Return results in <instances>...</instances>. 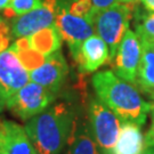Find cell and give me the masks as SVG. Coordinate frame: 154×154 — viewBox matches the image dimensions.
Segmentation results:
<instances>
[{"label": "cell", "mask_w": 154, "mask_h": 154, "mask_svg": "<svg viewBox=\"0 0 154 154\" xmlns=\"http://www.w3.org/2000/svg\"><path fill=\"white\" fill-rule=\"evenodd\" d=\"M56 94L33 81L28 82L18 91L6 99V106L14 116L28 121L44 112L55 100Z\"/></svg>", "instance_id": "cell-4"}, {"label": "cell", "mask_w": 154, "mask_h": 154, "mask_svg": "<svg viewBox=\"0 0 154 154\" xmlns=\"http://www.w3.org/2000/svg\"><path fill=\"white\" fill-rule=\"evenodd\" d=\"M73 60L78 64L80 72L90 73L110 60V50L103 39L97 34H93L81 44Z\"/></svg>", "instance_id": "cell-12"}, {"label": "cell", "mask_w": 154, "mask_h": 154, "mask_svg": "<svg viewBox=\"0 0 154 154\" xmlns=\"http://www.w3.org/2000/svg\"><path fill=\"white\" fill-rule=\"evenodd\" d=\"M145 149L140 126L134 122H122L118 142L111 154H142Z\"/></svg>", "instance_id": "cell-13"}, {"label": "cell", "mask_w": 154, "mask_h": 154, "mask_svg": "<svg viewBox=\"0 0 154 154\" xmlns=\"http://www.w3.org/2000/svg\"><path fill=\"white\" fill-rule=\"evenodd\" d=\"M11 48L20 58V61L24 65V67L29 71H32L34 69H37L38 66L44 64L46 61L45 56L37 53L35 50H33L29 46L28 40L25 37L17 39L16 41L11 45Z\"/></svg>", "instance_id": "cell-17"}, {"label": "cell", "mask_w": 154, "mask_h": 154, "mask_svg": "<svg viewBox=\"0 0 154 154\" xmlns=\"http://www.w3.org/2000/svg\"><path fill=\"white\" fill-rule=\"evenodd\" d=\"M96 95L122 122L143 126L152 104L145 102L136 87L121 80L112 71H99L93 77Z\"/></svg>", "instance_id": "cell-1"}, {"label": "cell", "mask_w": 154, "mask_h": 154, "mask_svg": "<svg viewBox=\"0 0 154 154\" xmlns=\"http://www.w3.org/2000/svg\"><path fill=\"white\" fill-rule=\"evenodd\" d=\"M41 0H11L9 7L5 9V15L7 17L20 16L30 11L38 8L41 5Z\"/></svg>", "instance_id": "cell-19"}, {"label": "cell", "mask_w": 154, "mask_h": 154, "mask_svg": "<svg viewBox=\"0 0 154 154\" xmlns=\"http://www.w3.org/2000/svg\"><path fill=\"white\" fill-rule=\"evenodd\" d=\"M0 154H39L25 129L11 120L0 119Z\"/></svg>", "instance_id": "cell-11"}, {"label": "cell", "mask_w": 154, "mask_h": 154, "mask_svg": "<svg viewBox=\"0 0 154 154\" xmlns=\"http://www.w3.org/2000/svg\"><path fill=\"white\" fill-rule=\"evenodd\" d=\"M75 126L74 113L65 104H56L29 119L24 129L39 154H60Z\"/></svg>", "instance_id": "cell-2"}, {"label": "cell", "mask_w": 154, "mask_h": 154, "mask_svg": "<svg viewBox=\"0 0 154 154\" xmlns=\"http://www.w3.org/2000/svg\"><path fill=\"white\" fill-rule=\"evenodd\" d=\"M152 104V109H154V103H151Z\"/></svg>", "instance_id": "cell-28"}, {"label": "cell", "mask_w": 154, "mask_h": 154, "mask_svg": "<svg viewBox=\"0 0 154 154\" xmlns=\"http://www.w3.org/2000/svg\"><path fill=\"white\" fill-rule=\"evenodd\" d=\"M142 58L138 69L137 85L146 93H154V42L140 40Z\"/></svg>", "instance_id": "cell-16"}, {"label": "cell", "mask_w": 154, "mask_h": 154, "mask_svg": "<svg viewBox=\"0 0 154 154\" xmlns=\"http://www.w3.org/2000/svg\"><path fill=\"white\" fill-rule=\"evenodd\" d=\"M152 123L149 127V131L145 135V149L154 147V109H152Z\"/></svg>", "instance_id": "cell-20"}, {"label": "cell", "mask_w": 154, "mask_h": 154, "mask_svg": "<svg viewBox=\"0 0 154 154\" xmlns=\"http://www.w3.org/2000/svg\"><path fill=\"white\" fill-rule=\"evenodd\" d=\"M58 9L56 14L55 24L61 33L62 39L66 41L72 57L77 55L80 46L86 39L95 33L93 22L86 18L72 14L65 6L57 0Z\"/></svg>", "instance_id": "cell-6"}, {"label": "cell", "mask_w": 154, "mask_h": 154, "mask_svg": "<svg viewBox=\"0 0 154 154\" xmlns=\"http://www.w3.org/2000/svg\"><path fill=\"white\" fill-rule=\"evenodd\" d=\"M25 38L28 40L29 46L37 53L45 56L46 58L56 51L61 50L63 40L56 24Z\"/></svg>", "instance_id": "cell-14"}, {"label": "cell", "mask_w": 154, "mask_h": 154, "mask_svg": "<svg viewBox=\"0 0 154 154\" xmlns=\"http://www.w3.org/2000/svg\"><path fill=\"white\" fill-rule=\"evenodd\" d=\"M1 22H4V20H2L1 17H0V23H1Z\"/></svg>", "instance_id": "cell-27"}, {"label": "cell", "mask_w": 154, "mask_h": 154, "mask_svg": "<svg viewBox=\"0 0 154 154\" xmlns=\"http://www.w3.org/2000/svg\"><path fill=\"white\" fill-rule=\"evenodd\" d=\"M90 1H91V4H93L96 11H104L106 8H110L113 5L119 2L118 0H90Z\"/></svg>", "instance_id": "cell-21"}, {"label": "cell", "mask_w": 154, "mask_h": 154, "mask_svg": "<svg viewBox=\"0 0 154 154\" xmlns=\"http://www.w3.org/2000/svg\"><path fill=\"white\" fill-rule=\"evenodd\" d=\"M57 9V0H44L38 8L13 20L11 26V35L17 39L24 38L54 25Z\"/></svg>", "instance_id": "cell-8"}, {"label": "cell", "mask_w": 154, "mask_h": 154, "mask_svg": "<svg viewBox=\"0 0 154 154\" xmlns=\"http://www.w3.org/2000/svg\"><path fill=\"white\" fill-rule=\"evenodd\" d=\"M142 58V45L136 33L129 30L126 32L114 56L113 66L116 75L131 85H137L138 69Z\"/></svg>", "instance_id": "cell-7"}, {"label": "cell", "mask_w": 154, "mask_h": 154, "mask_svg": "<svg viewBox=\"0 0 154 154\" xmlns=\"http://www.w3.org/2000/svg\"><path fill=\"white\" fill-rule=\"evenodd\" d=\"M67 64L61 50L46 58L44 64L30 72V80L41 85L53 93H57L65 81Z\"/></svg>", "instance_id": "cell-10"}, {"label": "cell", "mask_w": 154, "mask_h": 154, "mask_svg": "<svg viewBox=\"0 0 154 154\" xmlns=\"http://www.w3.org/2000/svg\"><path fill=\"white\" fill-rule=\"evenodd\" d=\"M142 154H154V147H149V149H146Z\"/></svg>", "instance_id": "cell-25"}, {"label": "cell", "mask_w": 154, "mask_h": 154, "mask_svg": "<svg viewBox=\"0 0 154 154\" xmlns=\"http://www.w3.org/2000/svg\"><path fill=\"white\" fill-rule=\"evenodd\" d=\"M120 4H126V5H132L135 2H137L138 0H118Z\"/></svg>", "instance_id": "cell-24"}, {"label": "cell", "mask_w": 154, "mask_h": 154, "mask_svg": "<svg viewBox=\"0 0 154 154\" xmlns=\"http://www.w3.org/2000/svg\"><path fill=\"white\" fill-rule=\"evenodd\" d=\"M130 16V5L120 2L104 11H97L94 16L93 24L95 32L107 45L110 50V60L114 58L116 50L129 29Z\"/></svg>", "instance_id": "cell-3"}, {"label": "cell", "mask_w": 154, "mask_h": 154, "mask_svg": "<svg viewBox=\"0 0 154 154\" xmlns=\"http://www.w3.org/2000/svg\"><path fill=\"white\" fill-rule=\"evenodd\" d=\"M151 96H152V98L154 99V93H153V94H151Z\"/></svg>", "instance_id": "cell-26"}, {"label": "cell", "mask_w": 154, "mask_h": 154, "mask_svg": "<svg viewBox=\"0 0 154 154\" xmlns=\"http://www.w3.org/2000/svg\"><path fill=\"white\" fill-rule=\"evenodd\" d=\"M30 75L11 47L0 53V93L7 99L29 82Z\"/></svg>", "instance_id": "cell-9"}, {"label": "cell", "mask_w": 154, "mask_h": 154, "mask_svg": "<svg viewBox=\"0 0 154 154\" xmlns=\"http://www.w3.org/2000/svg\"><path fill=\"white\" fill-rule=\"evenodd\" d=\"M143 1L144 7L147 9V11L154 13V0H142Z\"/></svg>", "instance_id": "cell-22"}, {"label": "cell", "mask_w": 154, "mask_h": 154, "mask_svg": "<svg viewBox=\"0 0 154 154\" xmlns=\"http://www.w3.org/2000/svg\"><path fill=\"white\" fill-rule=\"evenodd\" d=\"M5 105H6V99H5V97L1 95V93H0V112L5 109Z\"/></svg>", "instance_id": "cell-23"}, {"label": "cell", "mask_w": 154, "mask_h": 154, "mask_svg": "<svg viewBox=\"0 0 154 154\" xmlns=\"http://www.w3.org/2000/svg\"><path fill=\"white\" fill-rule=\"evenodd\" d=\"M89 126L100 153H112L120 132V119L99 98L90 102Z\"/></svg>", "instance_id": "cell-5"}, {"label": "cell", "mask_w": 154, "mask_h": 154, "mask_svg": "<svg viewBox=\"0 0 154 154\" xmlns=\"http://www.w3.org/2000/svg\"><path fill=\"white\" fill-rule=\"evenodd\" d=\"M136 31L139 40L154 42V13L144 14L136 23Z\"/></svg>", "instance_id": "cell-18"}, {"label": "cell", "mask_w": 154, "mask_h": 154, "mask_svg": "<svg viewBox=\"0 0 154 154\" xmlns=\"http://www.w3.org/2000/svg\"><path fill=\"white\" fill-rule=\"evenodd\" d=\"M67 144L69 149L66 154H102L94 139L90 126L87 122L74 126Z\"/></svg>", "instance_id": "cell-15"}]
</instances>
